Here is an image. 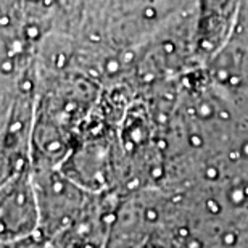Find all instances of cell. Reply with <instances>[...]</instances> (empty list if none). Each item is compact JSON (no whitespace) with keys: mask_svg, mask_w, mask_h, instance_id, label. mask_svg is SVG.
I'll use <instances>...</instances> for the list:
<instances>
[{"mask_svg":"<svg viewBox=\"0 0 248 248\" xmlns=\"http://www.w3.org/2000/svg\"><path fill=\"white\" fill-rule=\"evenodd\" d=\"M2 245L15 243L40 230V210L31 167L2 180Z\"/></svg>","mask_w":248,"mask_h":248,"instance_id":"6da1fadb","label":"cell"},{"mask_svg":"<svg viewBox=\"0 0 248 248\" xmlns=\"http://www.w3.org/2000/svg\"><path fill=\"white\" fill-rule=\"evenodd\" d=\"M3 248H58V245L49 238H45L43 235L37 234V235H32L29 238H24V240H19V242L15 243H8V245H2Z\"/></svg>","mask_w":248,"mask_h":248,"instance_id":"7a4b0ae2","label":"cell"}]
</instances>
